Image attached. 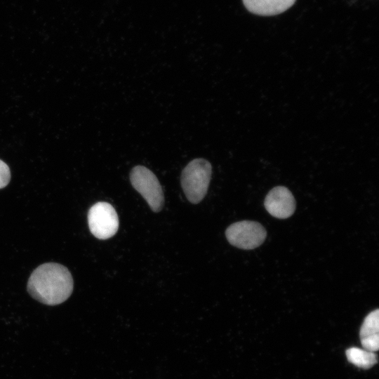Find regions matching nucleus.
I'll use <instances>...</instances> for the list:
<instances>
[{
	"label": "nucleus",
	"instance_id": "f257e3e1",
	"mask_svg": "<svg viewBox=\"0 0 379 379\" xmlns=\"http://www.w3.org/2000/svg\"><path fill=\"white\" fill-rule=\"evenodd\" d=\"M73 287L72 276L66 267L55 262H47L32 272L27 288L35 300L45 305H55L70 296Z\"/></svg>",
	"mask_w": 379,
	"mask_h": 379
},
{
	"label": "nucleus",
	"instance_id": "f03ea898",
	"mask_svg": "<svg viewBox=\"0 0 379 379\" xmlns=\"http://www.w3.org/2000/svg\"><path fill=\"white\" fill-rule=\"evenodd\" d=\"M211 171L210 162L202 158L192 160L184 168L181 186L189 201L198 204L204 199L209 186Z\"/></svg>",
	"mask_w": 379,
	"mask_h": 379
},
{
	"label": "nucleus",
	"instance_id": "7ed1b4c3",
	"mask_svg": "<svg viewBox=\"0 0 379 379\" xmlns=\"http://www.w3.org/2000/svg\"><path fill=\"white\" fill-rule=\"evenodd\" d=\"M131 185L145 199L154 212H159L164 204V192L157 176L143 166H135L130 173Z\"/></svg>",
	"mask_w": 379,
	"mask_h": 379
},
{
	"label": "nucleus",
	"instance_id": "20e7f679",
	"mask_svg": "<svg viewBox=\"0 0 379 379\" xmlns=\"http://www.w3.org/2000/svg\"><path fill=\"white\" fill-rule=\"evenodd\" d=\"M88 223L92 234L99 239L113 237L119 228V218L114 207L107 202L93 204L88 213Z\"/></svg>",
	"mask_w": 379,
	"mask_h": 379
},
{
	"label": "nucleus",
	"instance_id": "39448f33",
	"mask_svg": "<svg viewBox=\"0 0 379 379\" xmlns=\"http://www.w3.org/2000/svg\"><path fill=\"white\" fill-rule=\"evenodd\" d=\"M225 235L232 246L242 249H253L264 242L267 232L259 222L243 220L230 225Z\"/></svg>",
	"mask_w": 379,
	"mask_h": 379
},
{
	"label": "nucleus",
	"instance_id": "423d86ee",
	"mask_svg": "<svg viewBox=\"0 0 379 379\" xmlns=\"http://www.w3.org/2000/svg\"><path fill=\"white\" fill-rule=\"evenodd\" d=\"M264 205L271 215L279 219L289 218L295 209V201L291 192L284 186L272 188L267 194Z\"/></svg>",
	"mask_w": 379,
	"mask_h": 379
},
{
	"label": "nucleus",
	"instance_id": "0eeeda50",
	"mask_svg": "<svg viewBox=\"0 0 379 379\" xmlns=\"http://www.w3.org/2000/svg\"><path fill=\"white\" fill-rule=\"evenodd\" d=\"M296 0H243L250 12L263 16L281 13L291 7Z\"/></svg>",
	"mask_w": 379,
	"mask_h": 379
},
{
	"label": "nucleus",
	"instance_id": "6e6552de",
	"mask_svg": "<svg viewBox=\"0 0 379 379\" xmlns=\"http://www.w3.org/2000/svg\"><path fill=\"white\" fill-rule=\"evenodd\" d=\"M347 360L356 366L368 369L377 363V356L374 352L358 347H350L346 350Z\"/></svg>",
	"mask_w": 379,
	"mask_h": 379
},
{
	"label": "nucleus",
	"instance_id": "1a4fd4ad",
	"mask_svg": "<svg viewBox=\"0 0 379 379\" xmlns=\"http://www.w3.org/2000/svg\"><path fill=\"white\" fill-rule=\"evenodd\" d=\"M379 331V310L371 312L364 319L360 329V338L378 335Z\"/></svg>",
	"mask_w": 379,
	"mask_h": 379
},
{
	"label": "nucleus",
	"instance_id": "9d476101",
	"mask_svg": "<svg viewBox=\"0 0 379 379\" xmlns=\"http://www.w3.org/2000/svg\"><path fill=\"white\" fill-rule=\"evenodd\" d=\"M361 343L364 350L372 352H376L379 347V334L362 338Z\"/></svg>",
	"mask_w": 379,
	"mask_h": 379
},
{
	"label": "nucleus",
	"instance_id": "9b49d317",
	"mask_svg": "<svg viewBox=\"0 0 379 379\" xmlns=\"http://www.w3.org/2000/svg\"><path fill=\"white\" fill-rule=\"evenodd\" d=\"M11 179V172L8 166L0 159V189L5 187Z\"/></svg>",
	"mask_w": 379,
	"mask_h": 379
}]
</instances>
